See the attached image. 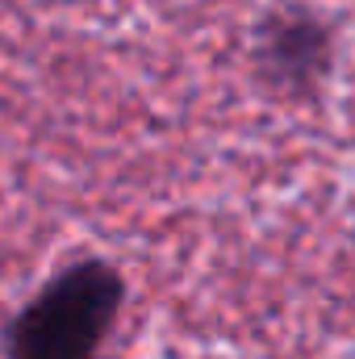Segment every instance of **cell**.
I'll return each mask as SVG.
<instances>
[{
	"label": "cell",
	"mask_w": 355,
	"mask_h": 359,
	"mask_svg": "<svg viewBox=\"0 0 355 359\" xmlns=\"http://www.w3.org/2000/svg\"><path fill=\"white\" fill-rule=\"evenodd\" d=\"M255 55H260V67H264V76L272 84H284L288 92H297L326 76L330 29L318 17H309L301 8H288V13L264 21Z\"/></svg>",
	"instance_id": "cell-2"
},
{
	"label": "cell",
	"mask_w": 355,
	"mask_h": 359,
	"mask_svg": "<svg viewBox=\"0 0 355 359\" xmlns=\"http://www.w3.org/2000/svg\"><path fill=\"white\" fill-rule=\"evenodd\" d=\"M126 284L113 264L80 259L63 268L4 330L8 359H96L117 322Z\"/></svg>",
	"instance_id": "cell-1"
}]
</instances>
